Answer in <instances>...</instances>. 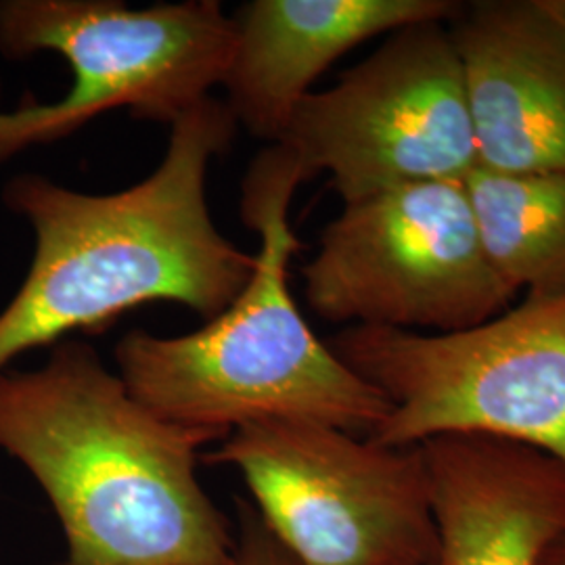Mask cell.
I'll list each match as a JSON object with an SVG mask.
<instances>
[{
  "mask_svg": "<svg viewBox=\"0 0 565 565\" xmlns=\"http://www.w3.org/2000/svg\"><path fill=\"white\" fill-rule=\"evenodd\" d=\"M429 565H443V562H440V559H438V562H434V564H429Z\"/></svg>",
  "mask_w": 565,
  "mask_h": 565,
  "instance_id": "obj_16",
  "label": "cell"
},
{
  "mask_svg": "<svg viewBox=\"0 0 565 565\" xmlns=\"http://www.w3.org/2000/svg\"><path fill=\"white\" fill-rule=\"evenodd\" d=\"M233 565H303L275 539L247 499H235Z\"/></svg>",
  "mask_w": 565,
  "mask_h": 565,
  "instance_id": "obj_13",
  "label": "cell"
},
{
  "mask_svg": "<svg viewBox=\"0 0 565 565\" xmlns=\"http://www.w3.org/2000/svg\"><path fill=\"white\" fill-rule=\"evenodd\" d=\"M202 461L239 471L266 527L303 565H429L440 541L419 446L310 422L231 431Z\"/></svg>",
  "mask_w": 565,
  "mask_h": 565,
  "instance_id": "obj_6",
  "label": "cell"
},
{
  "mask_svg": "<svg viewBox=\"0 0 565 565\" xmlns=\"http://www.w3.org/2000/svg\"><path fill=\"white\" fill-rule=\"evenodd\" d=\"M448 32L463 72L478 168L565 172V23L543 0H478Z\"/></svg>",
  "mask_w": 565,
  "mask_h": 565,
  "instance_id": "obj_9",
  "label": "cell"
},
{
  "mask_svg": "<svg viewBox=\"0 0 565 565\" xmlns=\"http://www.w3.org/2000/svg\"><path fill=\"white\" fill-rule=\"evenodd\" d=\"M465 186L494 270L518 294L564 296L565 172L476 168Z\"/></svg>",
  "mask_w": 565,
  "mask_h": 565,
  "instance_id": "obj_12",
  "label": "cell"
},
{
  "mask_svg": "<svg viewBox=\"0 0 565 565\" xmlns=\"http://www.w3.org/2000/svg\"><path fill=\"white\" fill-rule=\"evenodd\" d=\"M455 0H252L233 15L235 49L223 86L237 126L281 141L312 84L363 42L422 21H450Z\"/></svg>",
  "mask_w": 565,
  "mask_h": 565,
  "instance_id": "obj_10",
  "label": "cell"
},
{
  "mask_svg": "<svg viewBox=\"0 0 565 565\" xmlns=\"http://www.w3.org/2000/svg\"><path fill=\"white\" fill-rule=\"evenodd\" d=\"M541 565H565V539L546 553Z\"/></svg>",
  "mask_w": 565,
  "mask_h": 565,
  "instance_id": "obj_14",
  "label": "cell"
},
{
  "mask_svg": "<svg viewBox=\"0 0 565 565\" xmlns=\"http://www.w3.org/2000/svg\"><path fill=\"white\" fill-rule=\"evenodd\" d=\"M223 440L151 413L82 340L0 371V450L55 511V565H233L235 524L198 473L203 446Z\"/></svg>",
  "mask_w": 565,
  "mask_h": 565,
  "instance_id": "obj_2",
  "label": "cell"
},
{
  "mask_svg": "<svg viewBox=\"0 0 565 565\" xmlns=\"http://www.w3.org/2000/svg\"><path fill=\"white\" fill-rule=\"evenodd\" d=\"M546 9L557 18L559 21L565 23V0H543Z\"/></svg>",
  "mask_w": 565,
  "mask_h": 565,
  "instance_id": "obj_15",
  "label": "cell"
},
{
  "mask_svg": "<svg viewBox=\"0 0 565 565\" xmlns=\"http://www.w3.org/2000/svg\"><path fill=\"white\" fill-rule=\"evenodd\" d=\"M306 179L327 172L343 203L478 168L463 72L448 21L390 34L331 88L310 93L282 135Z\"/></svg>",
  "mask_w": 565,
  "mask_h": 565,
  "instance_id": "obj_8",
  "label": "cell"
},
{
  "mask_svg": "<svg viewBox=\"0 0 565 565\" xmlns=\"http://www.w3.org/2000/svg\"><path fill=\"white\" fill-rule=\"evenodd\" d=\"M303 298L327 323L452 333L513 306L486 256L465 181L411 182L343 203L302 266Z\"/></svg>",
  "mask_w": 565,
  "mask_h": 565,
  "instance_id": "obj_7",
  "label": "cell"
},
{
  "mask_svg": "<svg viewBox=\"0 0 565 565\" xmlns=\"http://www.w3.org/2000/svg\"><path fill=\"white\" fill-rule=\"evenodd\" d=\"M443 565H541L565 539V463L488 436L419 445Z\"/></svg>",
  "mask_w": 565,
  "mask_h": 565,
  "instance_id": "obj_11",
  "label": "cell"
},
{
  "mask_svg": "<svg viewBox=\"0 0 565 565\" xmlns=\"http://www.w3.org/2000/svg\"><path fill=\"white\" fill-rule=\"evenodd\" d=\"M235 25L218 0L128 7L120 0H0V53H57L72 88L0 111V166L63 141L114 109L172 126L223 86Z\"/></svg>",
  "mask_w": 565,
  "mask_h": 565,
  "instance_id": "obj_5",
  "label": "cell"
},
{
  "mask_svg": "<svg viewBox=\"0 0 565 565\" xmlns=\"http://www.w3.org/2000/svg\"><path fill=\"white\" fill-rule=\"evenodd\" d=\"M237 132L226 103L210 97L170 126L162 163L116 193H82L18 174L2 202L34 233L20 289L0 310V371L76 333H102L142 303H181L212 321L252 279L256 256L218 231L207 170Z\"/></svg>",
  "mask_w": 565,
  "mask_h": 565,
  "instance_id": "obj_1",
  "label": "cell"
},
{
  "mask_svg": "<svg viewBox=\"0 0 565 565\" xmlns=\"http://www.w3.org/2000/svg\"><path fill=\"white\" fill-rule=\"evenodd\" d=\"M327 343L390 403L371 440L403 448L488 436L565 463V294L525 296L463 331L352 324Z\"/></svg>",
  "mask_w": 565,
  "mask_h": 565,
  "instance_id": "obj_4",
  "label": "cell"
},
{
  "mask_svg": "<svg viewBox=\"0 0 565 565\" xmlns=\"http://www.w3.org/2000/svg\"><path fill=\"white\" fill-rule=\"evenodd\" d=\"M303 182L287 147L263 149L242 184L243 223L260 237L242 294L193 333L137 329L116 345L121 382L158 417L223 438L264 422H310L369 438L384 424V394L317 338L289 289V263L302 247L289 205Z\"/></svg>",
  "mask_w": 565,
  "mask_h": 565,
  "instance_id": "obj_3",
  "label": "cell"
}]
</instances>
